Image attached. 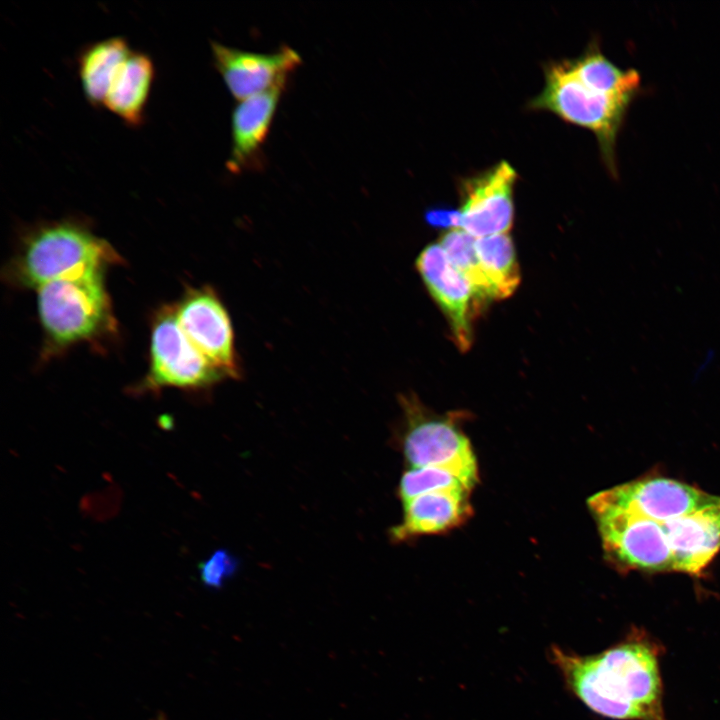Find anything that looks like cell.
I'll return each mask as SVG.
<instances>
[{
    "instance_id": "obj_4",
    "label": "cell",
    "mask_w": 720,
    "mask_h": 720,
    "mask_svg": "<svg viewBox=\"0 0 720 720\" xmlns=\"http://www.w3.org/2000/svg\"><path fill=\"white\" fill-rule=\"evenodd\" d=\"M632 102L631 98L586 86L566 60L545 67L544 88L529 107L552 112L568 123L590 130L609 173L617 176V138Z\"/></svg>"
},
{
    "instance_id": "obj_11",
    "label": "cell",
    "mask_w": 720,
    "mask_h": 720,
    "mask_svg": "<svg viewBox=\"0 0 720 720\" xmlns=\"http://www.w3.org/2000/svg\"><path fill=\"white\" fill-rule=\"evenodd\" d=\"M211 50L217 71L238 101L271 88L302 63L298 51L287 45L260 53L212 41Z\"/></svg>"
},
{
    "instance_id": "obj_12",
    "label": "cell",
    "mask_w": 720,
    "mask_h": 720,
    "mask_svg": "<svg viewBox=\"0 0 720 720\" xmlns=\"http://www.w3.org/2000/svg\"><path fill=\"white\" fill-rule=\"evenodd\" d=\"M287 78L271 88L239 101L231 116V151L226 162L234 174L262 163V147L271 129Z\"/></svg>"
},
{
    "instance_id": "obj_3",
    "label": "cell",
    "mask_w": 720,
    "mask_h": 720,
    "mask_svg": "<svg viewBox=\"0 0 720 720\" xmlns=\"http://www.w3.org/2000/svg\"><path fill=\"white\" fill-rule=\"evenodd\" d=\"M119 255L105 240L72 221L49 223L33 231L11 264L16 283L42 285L118 263Z\"/></svg>"
},
{
    "instance_id": "obj_15",
    "label": "cell",
    "mask_w": 720,
    "mask_h": 720,
    "mask_svg": "<svg viewBox=\"0 0 720 720\" xmlns=\"http://www.w3.org/2000/svg\"><path fill=\"white\" fill-rule=\"evenodd\" d=\"M131 52L127 41L122 37L100 40L82 52L79 76L84 94L90 103H104L117 72Z\"/></svg>"
},
{
    "instance_id": "obj_10",
    "label": "cell",
    "mask_w": 720,
    "mask_h": 720,
    "mask_svg": "<svg viewBox=\"0 0 720 720\" xmlns=\"http://www.w3.org/2000/svg\"><path fill=\"white\" fill-rule=\"evenodd\" d=\"M416 268L446 316L457 347L467 351L473 338L472 318L479 306L472 286L452 264L439 243H431L420 252Z\"/></svg>"
},
{
    "instance_id": "obj_2",
    "label": "cell",
    "mask_w": 720,
    "mask_h": 720,
    "mask_svg": "<svg viewBox=\"0 0 720 720\" xmlns=\"http://www.w3.org/2000/svg\"><path fill=\"white\" fill-rule=\"evenodd\" d=\"M662 646L633 630L592 655L553 645L549 657L566 688L592 712L614 720H668L660 673Z\"/></svg>"
},
{
    "instance_id": "obj_13",
    "label": "cell",
    "mask_w": 720,
    "mask_h": 720,
    "mask_svg": "<svg viewBox=\"0 0 720 720\" xmlns=\"http://www.w3.org/2000/svg\"><path fill=\"white\" fill-rule=\"evenodd\" d=\"M470 492L436 491L403 502V519L391 529L392 540L402 542L416 536L448 531L461 525L472 512Z\"/></svg>"
},
{
    "instance_id": "obj_14",
    "label": "cell",
    "mask_w": 720,
    "mask_h": 720,
    "mask_svg": "<svg viewBox=\"0 0 720 720\" xmlns=\"http://www.w3.org/2000/svg\"><path fill=\"white\" fill-rule=\"evenodd\" d=\"M152 59L141 52H131L117 72L104 105L130 125H138L154 78Z\"/></svg>"
},
{
    "instance_id": "obj_22",
    "label": "cell",
    "mask_w": 720,
    "mask_h": 720,
    "mask_svg": "<svg viewBox=\"0 0 720 720\" xmlns=\"http://www.w3.org/2000/svg\"><path fill=\"white\" fill-rule=\"evenodd\" d=\"M158 720H165L164 718L160 717Z\"/></svg>"
},
{
    "instance_id": "obj_18",
    "label": "cell",
    "mask_w": 720,
    "mask_h": 720,
    "mask_svg": "<svg viewBox=\"0 0 720 720\" xmlns=\"http://www.w3.org/2000/svg\"><path fill=\"white\" fill-rule=\"evenodd\" d=\"M452 264L464 275L477 300H498L476 249V238L460 228L447 230L438 242Z\"/></svg>"
},
{
    "instance_id": "obj_17",
    "label": "cell",
    "mask_w": 720,
    "mask_h": 720,
    "mask_svg": "<svg viewBox=\"0 0 720 720\" xmlns=\"http://www.w3.org/2000/svg\"><path fill=\"white\" fill-rule=\"evenodd\" d=\"M476 249L498 299L511 296L520 284V268L509 233L476 238Z\"/></svg>"
},
{
    "instance_id": "obj_21",
    "label": "cell",
    "mask_w": 720,
    "mask_h": 720,
    "mask_svg": "<svg viewBox=\"0 0 720 720\" xmlns=\"http://www.w3.org/2000/svg\"><path fill=\"white\" fill-rule=\"evenodd\" d=\"M426 221L433 227L440 229L459 228V210L451 208H432L425 213Z\"/></svg>"
},
{
    "instance_id": "obj_8",
    "label": "cell",
    "mask_w": 720,
    "mask_h": 720,
    "mask_svg": "<svg viewBox=\"0 0 720 720\" xmlns=\"http://www.w3.org/2000/svg\"><path fill=\"white\" fill-rule=\"evenodd\" d=\"M515 169L501 161L460 183L459 228L475 238L508 233L513 224Z\"/></svg>"
},
{
    "instance_id": "obj_6",
    "label": "cell",
    "mask_w": 720,
    "mask_h": 720,
    "mask_svg": "<svg viewBox=\"0 0 720 720\" xmlns=\"http://www.w3.org/2000/svg\"><path fill=\"white\" fill-rule=\"evenodd\" d=\"M406 425L402 449L411 467H436L459 477L468 487L478 481L476 457L456 421L432 414L414 396H402Z\"/></svg>"
},
{
    "instance_id": "obj_20",
    "label": "cell",
    "mask_w": 720,
    "mask_h": 720,
    "mask_svg": "<svg viewBox=\"0 0 720 720\" xmlns=\"http://www.w3.org/2000/svg\"><path fill=\"white\" fill-rule=\"evenodd\" d=\"M239 567L238 559L226 549L214 551L199 564L201 582L208 588L219 589Z\"/></svg>"
},
{
    "instance_id": "obj_1",
    "label": "cell",
    "mask_w": 720,
    "mask_h": 720,
    "mask_svg": "<svg viewBox=\"0 0 720 720\" xmlns=\"http://www.w3.org/2000/svg\"><path fill=\"white\" fill-rule=\"evenodd\" d=\"M588 507L617 568L701 576L720 551V496L666 477L592 495Z\"/></svg>"
},
{
    "instance_id": "obj_5",
    "label": "cell",
    "mask_w": 720,
    "mask_h": 720,
    "mask_svg": "<svg viewBox=\"0 0 720 720\" xmlns=\"http://www.w3.org/2000/svg\"><path fill=\"white\" fill-rule=\"evenodd\" d=\"M102 269L48 282L37 289L38 312L58 345L90 340L111 331L114 318Z\"/></svg>"
},
{
    "instance_id": "obj_7",
    "label": "cell",
    "mask_w": 720,
    "mask_h": 720,
    "mask_svg": "<svg viewBox=\"0 0 720 720\" xmlns=\"http://www.w3.org/2000/svg\"><path fill=\"white\" fill-rule=\"evenodd\" d=\"M150 354V387L201 388L225 377L194 347L170 309L153 324Z\"/></svg>"
},
{
    "instance_id": "obj_19",
    "label": "cell",
    "mask_w": 720,
    "mask_h": 720,
    "mask_svg": "<svg viewBox=\"0 0 720 720\" xmlns=\"http://www.w3.org/2000/svg\"><path fill=\"white\" fill-rule=\"evenodd\" d=\"M398 490L402 502H406L436 491L472 489L449 471L436 467H411L402 475Z\"/></svg>"
},
{
    "instance_id": "obj_16",
    "label": "cell",
    "mask_w": 720,
    "mask_h": 720,
    "mask_svg": "<svg viewBox=\"0 0 720 720\" xmlns=\"http://www.w3.org/2000/svg\"><path fill=\"white\" fill-rule=\"evenodd\" d=\"M569 65L586 86L600 92L635 99L641 89V77L634 68L621 69L601 51L596 41Z\"/></svg>"
},
{
    "instance_id": "obj_9",
    "label": "cell",
    "mask_w": 720,
    "mask_h": 720,
    "mask_svg": "<svg viewBox=\"0 0 720 720\" xmlns=\"http://www.w3.org/2000/svg\"><path fill=\"white\" fill-rule=\"evenodd\" d=\"M174 311L194 347L225 376L237 377L231 320L216 294L209 288L190 290Z\"/></svg>"
}]
</instances>
